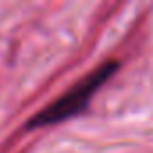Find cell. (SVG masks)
<instances>
[{
  "instance_id": "cell-1",
  "label": "cell",
  "mask_w": 153,
  "mask_h": 153,
  "mask_svg": "<svg viewBox=\"0 0 153 153\" xmlns=\"http://www.w3.org/2000/svg\"><path fill=\"white\" fill-rule=\"evenodd\" d=\"M117 67H119V63L115 59H108L103 65H99L96 70H92L81 81L76 83L70 90H67L63 96H59L54 103H51L42 112H38L33 117L31 126L54 124V123H59L63 119L76 115L81 108H85V105L88 103L92 94L117 70Z\"/></svg>"
}]
</instances>
